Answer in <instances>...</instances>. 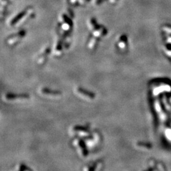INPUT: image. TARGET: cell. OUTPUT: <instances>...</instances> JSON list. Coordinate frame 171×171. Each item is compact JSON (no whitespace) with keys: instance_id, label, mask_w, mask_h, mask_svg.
<instances>
[{"instance_id":"1","label":"cell","mask_w":171,"mask_h":171,"mask_svg":"<svg viewBox=\"0 0 171 171\" xmlns=\"http://www.w3.org/2000/svg\"><path fill=\"white\" fill-rule=\"evenodd\" d=\"M107 33V31L106 28L103 26L100 27H96V28H94L93 30V34L94 37H96V38H99V37H102L104 36H105L106 34Z\"/></svg>"},{"instance_id":"2","label":"cell","mask_w":171,"mask_h":171,"mask_svg":"<svg viewBox=\"0 0 171 171\" xmlns=\"http://www.w3.org/2000/svg\"><path fill=\"white\" fill-rule=\"evenodd\" d=\"M24 36V33H22V32H20L19 33L16 34L14 36H11V37H9L7 40V42L9 45H13V44L17 43L18 41L20 40V39H21L23 36Z\"/></svg>"},{"instance_id":"3","label":"cell","mask_w":171,"mask_h":171,"mask_svg":"<svg viewBox=\"0 0 171 171\" xmlns=\"http://www.w3.org/2000/svg\"><path fill=\"white\" fill-rule=\"evenodd\" d=\"M77 94L81 96L82 98H87V99H93L94 98V94H92L91 93L84 91V89H82V88H79V89H77Z\"/></svg>"},{"instance_id":"4","label":"cell","mask_w":171,"mask_h":171,"mask_svg":"<svg viewBox=\"0 0 171 171\" xmlns=\"http://www.w3.org/2000/svg\"><path fill=\"white\" fill-rule=\"evenodd\" d=\"M49 49H46V50L45 51V52L42 54H41L38 57V60H37V63H42L45 62V59L46 58V56H47L48 53Z\"/></svg>"}]
</instances>
